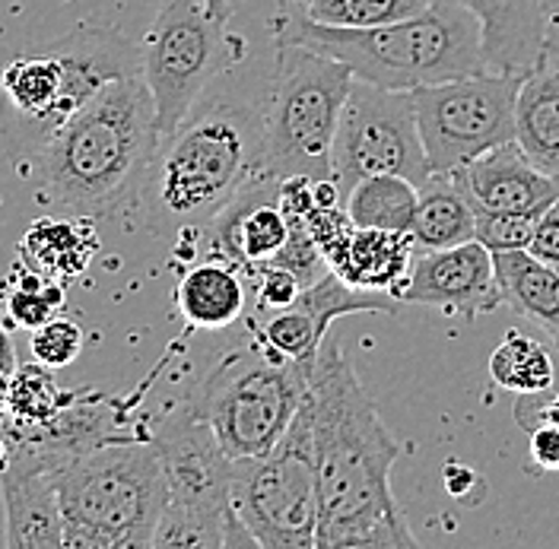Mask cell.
Segmentation results:
<instances>
[{"label": "cell", "instance_id": "1", "mask_svg": "<svg viewBox=\"0 0 559 549\" xmlns=\"http://www.w3.org/2000/svg\"><path fill=\"white\" fill-rule=\"evenodd\" d=\"M318 530L314 549H417L407 515L391 492V467L404 445L341 344H324L309 378Z\"/></svg>", "mask_w": 559, "mask_h": 549}, {"label": "cell", "instance_id": "2", "mask_svg": "<svg viewBox=\"0 0 559 549\" xmlns=\"http://www.w3.org/2000/svg\"><path fill=\"white\" fill-rule=\"evenodd\" d=\"M264 172V118L229 99L194 105L159 146L143 175L131 216L150 236L191 239Z\"/></svg>", "mask_w": 559, "mask_h": 549}, {"label": "cell", "instance_id": "3", "mask_svg": "<svg viewBox=\"0 0 559 549\" xmlns=\"http://www.w3.org/2000/svg\"><path fill=\"white\" fill-rule=\"evenodd\" d=\"M156 146V105L143 76L111 80L38 150L45 198L90 219L131 213Z\"/></svg>", "mask_w": 559, "mask_h": 549}, {"label": "cell", "instance_id": "4", "mask_svg": "<svg viewBox=\"0 0 559 549\" xmlns=\"http://www.w3.org/2000/svg\"><path fill=\"white\" fill-rule=\"evenodd\" d=\"M267 29L274 45H299L337 58L356 80L382 89L414 93L419 86L489 70L480 23L454 0H429L417 16L372 29L321 26L277 3Z\"/></svg>", "mask_w": 559, "mask_h": 549}, {"label": "cell", "instance_id": "5", "mask_svg": "<svg viewBox=\"0 0 559 549\" xmlns=\"http://www.w3.org/2000/svg\"><path fill=\"white\" fill-rule=\"evenodd\" d=\"M140 73V45L115 26L83 23L0 73V153L35 159L51 134L105 83Z\"/></svg>", "mask_w": 559, "mask_h": 549}, {"label": "cell", "instance_id": "6", "mask_svg": "<svg viewBox=\"0 0 559 549\" xmlns=\"http://www.w3.org/2000/svg\"><path fill=\"white\" fill-rule=\"evenodd\" d=\"M70 549H150L166 509V477L150 429L76 454L58 474Z\"/></svg>", "mask_w": 559, "mask_h": 549}, {"label": "cell", "instance_id": "7", "mask_svg": "<svg viewBox=\"0 0 559 549\" xmlns=\"http://www.w3.org/2000/svg\"><path fill=\"white\" fill-rule=\"evenodd\" d=\"M146 429L166 477V509L150 549L254 547L233 509V457L194 401H175Z\"/></svg>", "mask_w": 559, "mask_h": 549}, {"label": "cell", "instance_id": "8", "mask_svg": "<svg viewBox=\"0 0 559 549\" xmlns=\"http://www.w3.org/2000/svg\"><path fill=\"white\" fill-rule=\"evenodd\" d=\"M353 73L337 58L277 45L264 118V172L274 178H334L331 153Z\"/></svg>", "mask_w": 559, "mask_h": 549}, {"label": "cell", "instance_id": "9", "mask_svg": "<svg viewBox=\"0 0 559 549\" xmlns=\"http://www.w3.org/2000/svg\"><path fill=\"white\" fill-rule=\"evenodd\" d=\"M309 378L312 372L251 341L245 349L226 353L191 401L223 451L233 461H245L267 454L286 435L309 394Z\"/></svg>", "mask_w": 559, "mask_h": 549}, {"label": "cell", "instance_id": "10", "mask_svg": "<svg viewBox=\"0 0 559 549\" xmlns=\"http://www.w3.org/2000/svg\"><path fill=\"white\" fill-rule=\"evenodd\" d=\"M233 509L254 547L314 549L318 477L309 397L267 454L233 461Z\"/></svg>", "mask_w": 559, "mask_h": 549}, {"label": "cell", "instance_id": "11", "mask_svg": "<svg viewBox=\"0 0 559 549\" xmlns=\"http://www.w3.org/2000/svg\"><path fill=\"white\" fill-rule=\"evenodd\" d=\"M242 55V38L213 20L201 0H169L140 45V76L153 93L159 138L173 134L210 83Z\"/></svg>", "mask_w": 559, "mask_h": 549}, {"label": "cell", "instance_id": "12", "mask_svg": "<svg viewBox=\"0 0 559 549\" xmlns=\"http://www.w3.org/2000/svg\"><path fill=\"white\" fill-rule=\"evenodd\" d=\"M522 76L480 70L411 93L429 175L461 172L477 156L515 140Z\"/></svg>", "mask_w": 559, "mask_h": 549}, {"label": "cell", "instance_id": "13", "mask_svg": "<svg viewBox=\"0 0 559 549\" xmlns=\"http://www.w3.org/2000/svg\"><path fill=\"white\" fill-rule=\"evenodd\" d=\"M331 175L344 201L369 175H401L414 184L429 178L414 96L407 89H382L353 76L334 138Z\"/></svg>", "mask_w": 559, "mask_h": 549}, {"label": "cell", "instance_id": "14", "mask_svg": "<svg viewBox=\"0 0 559 549\" xmlns=\"http://www.w3.org/2000/svg\"><path fill=\"white\" fill-rule=\"evenodd\" d=\"M397 302L439 309L461 321H477L502 306L492 254L477 239L414 254L411 274L394 289Z\"/></svg>", "mask_w": 559, "mask_h": 549}, {"label": "cell", "instance_id": "15", "mask_svg": "<svg viewBox=\"0 0 559 549\" xmlns=\"http://www.w3.org/2000/svg\"><path fill=\"white\" fill-rule=\"evenodd\" d=\"M289 239V219L280 206V178L258 172L201 232L210 258H223L251 276L271 264Z\"/></svg>", "mask_w": 559, "mask_h": 549}, {"label": "cell", "instance_id": "16", "mask_svg": "<svg viewBox=\"0 0 559 549\" xmlns=\"http://www.w3.org/2000/svg\"><path fill=\"white\" fill-rule=\"evenodd\" d=\"M58 467L33 447L10 442V461L0 474L3 544L10 549H61L64 515L58 499Z\"/></svg>", "mask_w": 559, "mask_h": 549}, {"label": "cell", "instance_id": "17", "mask_svg": "<svg viewBox=\"0 0 559 549\" xmlns=\"http://www.w3.org/2000/svg\"><path fill=\"white\" fill-rule=\"evenodd\" d=\"M464 194L477 210L492 213H531L540 216L559 198V178L540 172L515 140L477 156L454 172Z\"/></svg>", "mask_w": 559, "mask_h": 549}, {"label": "cell", "instance_id": "18", "mask_svg": "<svg viewBox=\"0 0 559 549\" xmlns=\"http://www.w3.org/2000/svg\"><path fill=\"white\" fill-rule=\"evenodd\" d=\"M484 33L489 70L527 73L544 61V0H454Z\"/></svg>", "mask_w": 559, "mask_h": 549}, {"label": "cell", "instance_id": "19", "mask_svg": "<svg viewBox=\"0 0 559 549\" xmlns=\"http://www.w3.org/2000/svg\"><path fill=\"white\" fill-rule=\"evenodd\" d=\"M99 251V236L90 216H45L35 219L20 239V267L68 283L83 274Z\"/></svg>", "mask_w": 559, "mask_h": 549}, {"label": "cell", "instance_id": "20", "mask_svg": "<svg viewBox=\"0 0 559 549\" xmlns=\"http://www.w3.org/2000/svg\"><path fill=\"white\" fill-rule=\"evenodd\" d=\"M242 271L223 258H210L201 264H191L178 286H175V306L188 327L194 331H223L233 327L245 314Z\"/></svg>", "mask_w": 559, "mask_h": 549}, {"label": "cell", "instance_id": "21", "mask_svg": "<svg viewBox=\"0 0 559 549\" xmlns=\"http://www.w3.org/2000/svg\"><path fill=\"white\" fill-rule=\"evenodd\" d=\"M515 143L540 172L559 178V68L540 61L522 76Z\"/></svg>", "mask_w": 559, "mask_h": 549}, {"label": "cell", "instance_id": "22", "mask_svg": "<svg viewBox=\"0 0 559 549\" xmlns=\"http://www.w3.org/2000/svg\"><path fill=\"white\" fill-rule=\"evenodd\" d=\"M414 254H417V244L407 232L353 229L347 251L328 271H334L356 289H372V293L394 296V289L411 274Z\"/></svg>", "mask_w": 559, "mask_h": 549}, {"label": "cell", "instance_id": "23", "mask_svg": "<svg viewBox=\"0 0 559 549\" xmlns=\"http://www.w3.org/2000/svg\"><path fill=\"white\" fill-rule=\"evenodd\" d=\"M502 302L534 321L559 346V271L537 261L531 251L492 254Z\"/></svg>", "mask_w": 559, "mask_h": 549}, {"label": "cell", "instance_id": "24", "mask_svg": "<svg viewBox=\"0 0 559 549\" xmlns=\"http://www.w3.org/2000/svg\"><path fill=\"white\" fill-rule=\"evenodd\" d=\"M477 206L464 194L454 175H429L419 184L417 213L411 226V239L417 251L454 248L474 239Z\"/></svg>", "mask_w": 559, "mask_h": 549}, {"label": "cell", "instance_id": "25", "mask_svg": "<svg viewBox=\"0 0 559 549\" xmlns=\"http://www.w3.org/2000/svg\"><path fill=\"white\" fill-rule=\"evenodd\" d=\"M419 184L401 175H369L347 194L349 219L356 229H384V232H407L417 213Z\"/></svg>", "mask_w": 559, "mask_h": 549}, {"label": "cell", "instance_id": "26", "mask_svg": "<svg viewBox=\"0 0 559 549\" xmlns=\"http://www.w3.org/2000/svg\"><path fill=\"white\" fill-rule=\"evenodd\" d=\"M489 378L512 394H540L557 387V362L547 346L522 331H506V337L489 356Z\"/></svg>", "mask_w": 559, "mask_h": 549}, {"label": "cell", "instance_id": "27", "mask_svg": "<svg viewBox=\"0 0 559 549\" xmlns=\"http://www.w3.org/2000/svg\"><path fill=\"white\" fill-rule=\"evenodd\" d=\"M324 334H328V327L302 299H296L286 309L271 311L261 324H254L258 344L306 372L314 369V359L324 346Z\"/></svg>", "mask_w": 559, "mask_h": 549}, {"label": "cell", "instance_id": "28", "mask_svg": "<svg viewBox=\"0 0 559 549\" xmlns=\"http://www.w3.org/2000/svg\"><path fill=\"white\" fill-rule=\"evenodd\" d=\"M73 397L76 391H64L48 366L41 362L16 366V372L7 381V410L0 416V422L20 426V429L45 426L64 410Z\"/></svg>", "mask_w": 559, "mask_h": 549}, {"label": "cell", "instance_id": "29", "mask_svg": "<svg viewBox=\"0 0 559 549\" xmlns=\"http://www.w3.org/2000/svg\"><path fill=\"white\" fill-rule=\"evenodd\" d=\"M283 3V0H277ZM429 0H306V3H283L299 10L306 20L337 29H372L384 23H397L417 16Z\"/></svg>", "mask_w": 559, "mask_h": 549}, {"label": "cell", "instance_id": "30", "mask_svg": "<svg viewBox=\"0 0 559 549\" xmlns=\"http://www.w3.org/2000/svg\"><path fill=\"white\" fill-rule=\"evenodd\" d=\"M61 306H64V286L33 271H23V283H16V289L7 293V314L23 331H35L38 324L55 318Z\"/></svg>", "mask_w": 559, "mask_h": 549}, {"label": "cell", "instance_id": "31", "mask_svg": "<svg viewBox=\"0 0 559 549\" xmlns=\"http://www.w3.org/2000/svg\"><path fill=\"white\" fill-rule=\"evenodd\" d=\"M86 334L83 327L68 318V314H55L45 324H38L29 337V349H33L35 362L48 366V369H68L70 362L83 353Z\"/></svg>", "mask_w": 559, "mask_h": 549}, {"label": "cell", "instance_id": "32", "mask_svg": "<svg viewBox=\"0 0 559 549\" xmlns=\"http://www.w3.org/2000/svg\"><path fill=\"white\" fill-rule=\"evenodd\" d=\"M534 226H537V216H531V213H492V210H477L474 239L480 241L489 254L527 251L531 236H534Z\"/></svg>", "mask_w": 559, "mask_h": 549}, {"label": "cell", "instance_id": "33", "mask_svg": "<svg viewBox=\"0 0 559 549\" xmlns=\"http://www.w3.org/2000/svg\"><path fill=\"white\" fill-rule=\"evenodd\" d=\"M251 279H254L258 309L264 311V314L293 306V302L299 299V293L306 289L299 276L293 274V271H286V267H280V264H264V267H258V271L251 274Z\"/></svg>", "mask_w": 559, "mask_h": 549}, {"label": "cell", "instance_id": "34", "mask_svg": "<svg viewBox=\"0 0 559 549\" xmlns=\"http://www.w3.org/2000/svg\"><path fill=\"white\" fill-rule=\"evenodd\" d=\"M527 251L537 261H544L547 267L559 271V198L537 216V226H534Z\"/></svg>", "mask_w": 559, "mask_h": 549}, {"label": "cell", "instance_id": "35", "mask_svg": "<svg viewBox=\"0 0 559 549\" xmlns=\"http://www.w3.org/2000/svg\"><path fill=\"white\" fill-rule=\"evenodd\" d=\"M531 461L544 474H559V426H537L527 432Z\"/></svg>", "mask_w": 559, "mask_h": 549}, {"label": "cell", "instance_id": "36", "mask_svg": "<svg viewBox=\"0 0 559 549\" xmlns=\"http://www.w3.org/2000/svg\"><path fill=\"white\" fill-rule=\"evenodd\" d=\"M544 61L559 68V0H544Z\"/></svg>", "mask_w": 559, "mask_h": 549}, {"label": "cell", "instance_id": "37", "mask_svg": "<svg viewBox=\"0 0 559 549\" xmlns=\"http://www.w3.org/2000/svg\"><path fill=\"white\" fill-rule=\"evenodd\" d=\"M445 489L452 492L454 499H467L471 489H480V477L474 467H464V464H449L445 467Z\"/></svg>", "mask_w": 559, "mask_h": 549}, {"label": "cell", "instance_id": "38", "mask_svg": "<svg viewBox=\"0 0 559 549\" xmlns=\"http://www.w3.org/2000/svg\"><path fill=\"white\" fill-rule=\"evenodd\" d=\"M16 366H20V359H16V346H13V341H10L7 327L0 324V372H3V375H13V372H16Z\"/></svg>", "mask_w": 559, "mask_h": 549}, {"label": "cell", "instance_id": "39", "mask_svg": "<svg viewBox=\"0 0 559 549\" xmlns=\"http://www.w3.org/2000/svg\"><path fill=\"white\" fill-rule=\"evenodd\" d=\"M204 10H207L213 20L219 23H229V13H233V0H201Z\"/></svg>", "mask_w": 559, "mask_h": 549}, {"label": "cell", "instance_id": "40", "mask_svg": "<svg viewBox=\"0 0 559 549\" xmlns=\"http://www.w3.org/2000/svg\"><path fill=\"white\" fill-rule=\"evenodd\" d=\"M7 461H10V442H7V435L0 429V474L7 470Z\"/></svg>", "mask_w": 559, "mask_h": 549}, {"label": "cell", "instance_id": "41", "mask_svg": "<svg viewBox=\"0 0 559 549\" xmlns=\"http://www.w3.org/2000/svg\"><path fill=\"white\" fill-rule=\"evenodd\" d=\"M7 381H10V375H3V372H0V416H3V410H7Z\"/></svg>", "mask_w": 559, "mask_h": 549}, {"label": "cell", "instance_id": "42", "mask_svg": "<svg viewBox=\"0 0 559 549\" xmlns=\"http://www.w3.org/2000/svg\"><path fill=\"white\" fill-rule=\"evenodd\" d=\"M283 3H306V0H283Z\"/></svg>", "mask_w": 559, "mask_h": 549}]
</instances>
